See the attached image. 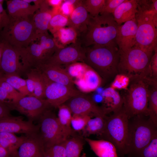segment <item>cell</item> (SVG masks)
<instances>
[{"label": "cell", "mask_w": 157, "mask_h": 157, "mask_svg": "<svg viewBox=\"0 0 157 157\" xmlns=\"http://www.w3.org/2000/svg\"><path fill=\"white\" fill-rule=\"evenodd\" d=\"M84 62L105 80L118 74L119 53L117 44H95L85 47Z\"/></svg>", "instance_id": "6da1fadb"}, {"label": "cell", "mask_w": 157, "mask_h": 157, "mask_svg": "<svg viewBox=\"0 0 157 157\" xmlns=\"http://www.w3.org/2000/svg\"><path fill=\"white\" fill-rule=\"evenodd\" d=\"M118 25L112 14L103 13L90 15L85 33L80 40L85 47L91 45L117 44L116 39Z\"/></svg>", "instance_id": "7a4b0ae2"}, {"label": "cell", "mask_w": 157, "mask_h": 157, "mask_svg": "<svg viewBox=\"0 0 157 157\" xmlns=\"http://www.w3.org/2000/svg\"><path fill=\"white\" fill-rule=\"evenodd\" d=\"M2 31V42L18 49L25 48L37 38L35 28L32 19L7 16Z\"/></svg>", "instance_id": "3957f363"}, {"label": "cell", "mask_w": 157, "mask_h": 157, "mask_svg": "<svg viewBox=\"0 0 157 157\" xmlns=\"http://www.w3.org/2000/svg\"><path fill=\"white\" fill-rule=\"evenodd\" d=\"M129 119L122 106L110 116H106L104 129L98 135L101 139L113 144L122 157L128 152Z\"/></svg>", "instance_id": "277c9868"}, {"label": "cell", "mask_w": 157, "mask_h": 157, "mask_svg": "<svg viewBox=\"0 0 157 157\" xmlns=\"http://www.w3.org/2000/svg\"><path fill=\"white\" fill-rule=\"evenodd\" d=\"M153 53L135 46L119 53L118 74L130 80L150 77L149 65Z\"/></svg>", "instance_id": "5b68a950"}, {"label": "cell", "mask_w": 157, "mask_h": 157, "mask_svg": "<svg viewBox=\"0 0 157 157\" xmlns=\"http://www.w3.org/2000/svg\"><path fill=\"white\" fill-rule=\"evenodd\" d=\"M137 29L134 46L153 53L157 49V15L148 12L143 1L137 0Z\"/></svg>", "instance_id": "8992f818"}, {"label": "cell", "mask_w": 157, "mask_h": 157, "mask_svg": "<svg viewBox=\"0 0 157 157\" xmlns=\"http://www.w3.org/2000/svg\"><path fill=\"white\" fill-rule=\"evenodd\" d=\"M35 40L37 42L33 41L27 47L18 49L24 73L44 64L57 49L47 34H40Z\"/></svg>", "instance_id": "52a82bcc"}, {"label": "cell", "mask_w": 157, "mask_h": 157, "mask_svg": "<svg viewBox=\"0 0 157 157\" xmlns=\"http://www.w3.org/2000/svg\"><path fill=\"white\" fill-rule=\"evenodd\" d=\"M144 115L135 117L131 123H129L128 152L129 157H138L140 152L157 133L156 126L149 118Z\"/></svg>", "instance_id": "ba28073f"}, {"label": "cell", "mask_w": 157, "mask_h": 157, "mask_svg": "<svg viewBox=\"0 0 157 157\" xmlns=\"http://www.w3.org/2000/svg\"><path fill=\"white\" fill-rule=\"evenodd\" d=\"M148 78L130 80L123 97V107L129 118L136 115L148 116Z\"/></svg>", "instance_id": "9c48e42d"}, {"label": "cell", "mask_w": 157, "mask_h": 157, "mask_svg": "<svg viewBox=\"0 0 157 157\" xmlns=\"http://www.w3.org/2000/svg\"><path fill=\"white\" fill-rule=\"evenodd\" d=\"M38 120L39 133L44 149L62 142L66 139L59 124L57 117L50 109L45 111Z\"/></svg>", "instance_id": "30bf717a"}, {"label": "cell", "mask_w": 157, "mask_h": 157, "mask_svg": "<svg viewBox=\"0 0 157 157\" xmlns=\"http://www.w3.org/2000/svg\"><path fill=\"white\" fill-rule=\"evenodd\" d=\"M5 103L10 110L18 111L32 122L38 120L51 106L46 99H40L33 96H26L15 102Z\"/></svg>", "instance_id": "8fae6325"}, {"label": "cell", "mask_w": 157, "mask_h": 157, "mask_svg": "<svg viewBox=\"0 0 157 157\" xmlns=\"http://www.w3.org/2000/svg\"><path fill=\"white\" fill-rule=\"evenodd\" d=\"M86 49L78 39L74 43L64 47L58 48L44 64L59 66L78 61L84 62Z\"/></svg>", "instance_id": "7c38bea8"}, {"label": "cell", "mask_w": 157, "mask_h": 157, "mask_svg": "<svg viewBox=\"0 0 157 157\" xmlns=\"http://www.w3.org/2000/svg\"><path fill=\"white\" fill-rule=\"evenodd\" d=\"M64 104L68 107L73 115L106 116L102 107L97 106L90 96L82 92L72 97Z\"/></svg>", "instance_id": "4fadbf2b"}, {"label": "cell", "mask_w": 157, "mask_h": 157, "mask_svg": "<svg viewBox=\"0 0 157 157\" xmlns=\"http://www.w3.org/2000/svg\"><path fill=\"white\" fill-rule=\"evenodd\" d=\"M81 92L74 88L51 81L47 78L44 96L51 106L58 108L72 97Z\"/></svg>", "instance_id": "5bb4252c"}, {"label": "cell", "mask_w": 157, "mask_h": 157, "mask_svg": "<svg viewBox=\"0 0 157 157\" xmlns=\"http://www.w3.org/2000/svg\"><path fill=\"white\" fill-rule=\"evenodd\" d=\"M2 42L3 45L0 71L5 75L19 76L24 73V71L22 64L20 61V55L18 49Z\"/></svg>", "instance_id": "9a60e30c"}, {"label": "cell", "mask_w": 157, "mask_h": 157, "mask_svg": "<svg viewBox=\"0 0 157 157\" xmlns=\"http://www.w3.org/2000/svg\"><path fill=\"white\" fill-rule=\"evenodd\" d=\"M38 125L24 121L20 117L8 116L0 118V133H22L28 135L39 132Z\"/></svg>", "instance_id": "2e32d148"}, {"label": "cell", "mask_w": 157, "mask_h": 157, "mask_svg": "<svg viewBox=\"0 0 157 157\" xmlns=\"http://www.w3.org/2000/svg\"><path fill=\"white\" fill-rule=\"evenodd\" d=\"M137 29L135 18L118 26L116 42L119 53L124 52L134 46Z\"/></svg>", "instance_id": "e0dca14e"}, {"label": "cell", "mask_w": 157, "mask_h": 157, "mask_svg": "<svg viewBox=\"0 0 157 157\" xmlns=\"http://www.w3.org/2000/svg\"><path fill=\"white\" fill-rule=\"evenodd\" d=\"M25 136L15 157H44V147L39 132Z\"/></svg>", "instance_id": "ac0fdd59"}, {"label": "cell", "mask_w": 157, "mask_h": 157, "mask_svg": "<svg viewBox=\"0 0 157 157\" xmlns=\"http://www.w3.org/2000/svg\"><path fill=\"white\" fill-rule=\"evenodd\" d=\"M36 69H39L51 81L74 88L72 77L61 66L43 64Z\"/></svg>", "instance_id": "d6986e66"}, {"label": "cell", "mask_w": 157, "mask_h": 157, "mask_svg": "<svg viewBox=\"0 0 157 157\" xmlns=\"http://www.w3.org/2000/svg\"><path fill=\"white\" fill-rule=\"evenodd\" d=\"M82 1L77 6L69 18L67 26L73 28L77 32L78 37L86 31L90 15L83 6Z\"/></svg>", "instance_id": "ffe728a7"}, {"label": "cell", "mask_w": 157, "mask_h": 157, "mask_svg": "<svg viewBox=\"0 0 157 157\" xmlns=\"http://www.w3.org/2000/svg\"><path fill=\"white\" fill-rule=\"evenodd\" d=\"M39 7L32 18L36 34L48 32L49 22L54 15L47 0H42Z\"/></svg>", "instance_id": "44dd1931"}, {"label": "cell", "mask_w": 157, "mask_h": 157, "mask_svg": "<svg viewBox=\"0 0 157 157\" xmlns=\"http://www.w3.org/2000/svg\"><path fill=\"white\" fill-rule=\"evenodd\" d=\"M9 16L14 18L26 17L33 15L39 6L32 5L24 0H10L7 1Z\"/></svg>", "instance_id": "7402d4cb"}, {"label": "cell", "mask_w": 157, "mask_h": 157, "mask_svg": "<svg viewBox=\"0 0 157 157\" xmlns=\"http://www.w3.org/2000/svg\"><path fill=\"white\" fill-rule=\"evenodd\" d=\"M137 12L136 0H125L112 14L114 19L119 25L135 18Z\"/></svg>", "instance_id": "603a6c76"}, {"label": "cell", "mask_w": 157, "mask_h": 157, "mask_svg": "<svg viewBox=\"0 0 157 157\" xmlns=\"http://www.w3.org/2000/svg\"><path fill=\"white\" fill-rule=\"evenodd\" d=\"M101 96L104 106L102 107L106 114L114 112L123 106V97L116 90L110 87L104 89Z\"/></svg>", "instance_id": "cb8c5ba5"}, {"label": "cell", "mask_w": 157, "mask_h": 157, "mask_svg": "<svg viewBox=\"0 0 157 157\" xmlns=\"http://www.w3.org/2000/svg\"><path fill=\"white\" fill-rule=\"evenodd\" d=\"M91 149L98 157H118L116 148L110 142L104 139L84 138Z\"/></svg>", "instance_id": "d4e9b609"}, {"label": "cell", "mask_w": 157, "mask_h": 157, "mask_svg": "<svg viewBox=\"0 0 157 157\" xmlns=\"http://www.w3.org/2000/svg\"><path fill=\"white\" fill-rule=\"evenodd\" d=\"M24 73L27 78L33 81L35 87L34 96L40 99H45L44 91L47 78L38 69H31Z\"/></svg>", "instance_id": "484cf974"}, {"label": "cell", "mask_w": 157, "mask_h": 157, "mask_svg": "<svg viewBox=\"0 0 157 157\" xmlns=\"http://www.w3.org/2000/svg\"><path fill=\"white\" fill-rule=\"evenodd\" d=\"M148 91V116L154 124H157V79L149 78Z\"/></svg>", "instance_id": "4316f807"}, {"label": "cell", "mask_w": 157, "mask_h": 157, "mask_svg": "<svg viewBox=\"0 0 157 157\" xmlns=\"http://www.w3.org/2000/svg\"><path fill=\"white\" fill-rule=\"evenodd\" d=\"M53 35L54 41L58 48H63L74 43L78 39L76 31L70 27L61 28Z\"/></svg>", "instance_id": "83f0119b"}, {"label": "cell", "mask_w": 157, "mask_h": 157, "mask_svg": "<svg viewBox=\"0 0 157 157\" xmlns=\"http://www.w3.org/2000/svg\"><path fill=\"white\" fill-rule=\"evenodd\" d=\"M0 137L2 140V147L6 150L10 157H15L25 136L17 137L14 133L2 132L0 133Z\"/></svg>", "instance_id": "f1b7e54d"}, {"label": "cell", "mask_w": 157, "mask_h": 157, "mask_svg": "<svg viewBox=\"0 0 157 157\" xmlns=\"http://www.w3.org/2000/svg\"><path fill=\"white\" fill-rule=\"evenodd\" d=\"M58 121L64 135L67 139L73 135L71 126L72 113L65 104H63L58 108Z\"/></svg>", "instance_id": "f546056e"}, {"label": "cell", "mask_w": 157, "mask_h": 157, "mask_svg": "<svg viewBox=\"0 0 157 157\" xmlns=\"http://www.w3.org/2000/svg\"><path fill=\"white\" fill-rule=\"evenodd\" d=\"M83 138L73 135L65 141V157H80L84 144Z\"/></svg>", "instance_id": "4dcf8cb0"}, {"label": "cell", "mask_w": 157, "mask_h": 157, "mask_svg": "<svg viewBox=\"0 0 157 157\" xmlns=\"http://www.w3.org/2000/svg\"><path fill=\"white\" fill-rule=\"evenodd\" d=\"M106 116H96L94 118H90L82 131V136L86 138L91 135H99L101 134L105 127Z\"/></svg>", "instance_id": "1f68e13d"}, {"label": "cell", "mask_w": 157, "mask_h": 157, "mask_svg": "<svg viewBox=\"0 0 157 157\" xmlns=\"http://www.w3.org/2000/svg\"><path fill=\"white\" fill-rule=\"evenodd\" d=\"M3 80L12 86L15 90L25 96H30L26 84V80L20 76L6 75L3 74Z\"/></svg>", "instance_id": "d6a6232c"}, {"label": "cell", "mask_w": 157, "mask_h": 157, "mask_svg": "<svg viewBox=\"0 0 157 157\" xmlns=\"http://www.w3.org/2000/svg\"><path fill=\"white\" fill-rule=\"evenodd\" d=\"M83 75V78L88 92L96 90L100 85L101 82V77L89 67L86 69Z\"/></svg>", "instance_id": "836d02e7"}, {"label": "cell", "mask_w": 157, "mask_h": 157, "mask_svg": "<svg viewBox=\"0 0 157 157\" xmlns=\"http://www.w3.org/2000/svg\"><path fill=\"white\" fill-rule=\"evenodd\" d=\"M105 2L106 0H84L82 4L90 15L95 17L102 12Z\"/></svg>", "instance_id": "e575fe53"}, {"label": "cell", "mask_w": 157, "mask_h": 157, "mask_svg": "<svg viewBox=\"0 0 157 157\" xmlns=\"http://www.w3.org/2000/svg\"><path fill=\"white\" fill-rule=\"evenodd\" d=\"M69 17L60 13L53 15L49 23L48 30L53 34L59 29L67 26Z\"/></svg>", "instance_id": "d590c367"}, {"label": "cell", "mask_w": 157, "mask_h": 157, "mask_svg": "<svg viewBox=\"0 0 157 157\" xmlns=\"http://www.w3.org/2000/svg\"><path fill=\"white\" fill-rule=\"evenodd\" d=\"M90 118L91 116L89 115H73L71 121L72 129L75 131H82Z\"/></svg>", "instance_id": "8d00e7d4"}, {"label": "cell", "mask_w": 157, "mask_h": 157, "mask_svg": "<svg viewBox=\"0 0 157 157\" xmlns=\"http://www.w3.org/2000/svg\"><path fill=\"white\" fill-rule=\"evenodd\" d=\"M65 141L44 148V157H65Z\"/></svg>", "instance_id": "74e56055"}, {"label": "cell", "mask_w": 157, "mask_h": 157, "mask_svg": "<svg viewBox=\"0 0 157 157\" xmlns=\"http://www.w3.org/2000/svg\"><path fill=\"white\" fill-rule=\"evenodd\" d=\"M138 157H157V133L142 149Z\"/></svg>", "instance_id": "f35d334b"}, {"label": "cell", "mask_w": 157, "mask_h": 157, "mask_svg": "<svg viewBox=\"0 0 157 157\" xmlns=\"http://www.w3.org/2000/svg\"><path fill=\"white\" fill-rule=\"evenodd\" d=\"M0 87L7 93L9 100L12 102L16 101L25 97L6 82L4 81L1 78L0 81Z\"/></svg>", "instance_id": "ab89813d"}, {"label": "cell", "mask_w": 157, "mask_h": 157, "mask_svg": "<svg viewBox=\"0 0 157 157\" xmlns=\"http://www.w3.org/2000/svg\"><path fill=\"white\" fill-rule=\"evenodd\" d=\"M130 82V79L128 77L123 74H118L115 77L110 87L115 90H126Z\"/></svg>", "instance_id": "60d3db41"}, {"label": "cell", "mask_w": 157, "mask_h": 157, "mask_svg": "<svg viewBox=\"0 0 157 157\" xmlns=\"http://www.w3.org/2000/svg\"><path fill=\"white\" fill-rule=\"evenodd\" d=\"M125 0H106L104 8L102 12L100 14L103 13L112 14L117 8Z\"/></svg>", "instance_id": "b9f144b4"}, {"label": "cell", "mask_w": 157, "mask_h": 157, "mask_svg": "<svg viewBox=\"0 0 157 157\" xmlns=\"http://www.w3.org/2000/svg\"><path fill=\"white\" fill-rule=\"evenodd\" d=\"M85 67L83 64L79 63H74L71 64L68 67L67 71L70 75L72 76H77L78 77L81 74H83L85 70Z\"/></svg>", "instance_id": "7bdbcfd3"}, {"label": "cell", "mask_w": 157, "mask_h": 157, "mask_svg": "<svg viewBox=\"0 0 157 157\" xmlns=\"http://www.w3.org/2000/svg\"><path fill=\"white\" fill-rule=\"evenodd\" d=\"M151 56L149 65L150 76L157 79V49L154 51Z\"/></svg>", "instance_id": "ee69618b"}, {"label": "cell", "mask_w": 157, "mask_h": 157, "mask_svg": "<svg viewBox=\"0 0 157 157\" xmlns=\"http://www.w3.org/2000/svg\"><path fill=\"white\" fill-rule=\"evenodd\" d=\"M74 8V6L67 0H63L60 8V13L69 18Z\"/></svg>", "instance_id": "f6af8a7d"}, {"label": "cell", "mask_w": 157, "mask_h": 157, "mask_svg": "<svg viewBox=\"0 0 157 157\" xmlns=\"http://www.w3.org/2000/svg\"><path fill=\"white\" fill-rule=\"evenodd\" d=\"M10 110L5 102L0 101V118L10 116Z\"/></svg>", "instance_id": "bcb514c9"}, {"label": "cell", "mask_w": 157, "mask_h": 157, "mask_svg": "<svg viewBox=\"0 0 157 157\" xmlns=\"http://www.w3.org/2000/svg\"><path fill=\"white\" fill-rule=\"evenodd\" d=\"M27 88L30 93V96H34V85L33 80L29 78H27L26 79Z\"/></svg>", "instance_id": "7dc6e473"}, {"label": "cell", "mask_w": 157, "mask_h": 157, "mask_svg": "<svg viewBox=\"0 0 157 157\" xmlns=\"http://www.w3.org/2000/svg\"><path fill=\"white\" fill-rule=\"evenodd\" d=\"M63 0H48L47 1L50 6L53 9L59 8L62 3Z\"/></svg>", "instance_id": "c3c4849f"}, {"label": "cell", "mask_w": 157, "mask_h": 157, "mask_svg": "<svg viewBox=\"0 0 157 157\" xmlns=\"http://www.w3.org/2000/svg\"><path fill=\"white\" fill-rule=\"evenodd\" d=\"M0 157H10L8 151L4 148L0 147Z\"/></svg>", "instance_id": "681fc988"}, {"label": "cell", "mask_w": 157, "mask_h": 157, "mask_svg": "<svg viewBox=\"0 0 157 157\" xmlns=\"http://www.w3.org/2000/svg\"><path fill=\"white\" fill-rule=\"evenodd\" d=\"M3 42H1L0 43V69L1 60L3 51Z\"/></svg>", "instance_id": "f907efd6"}, {"label": "cell", "mask_w": 157, "mask_h": 157, "mask_svg": "<svg viewBox=\"0 0 157 157\" xmlns=\"http://www.w3.org/2000/svg\"><path fill=\"white\" fill-rule=\"evenodd\" d=\"M3 10L2 4L0 3V14L1 13H3Z\"/></svg>", "instance_id": "816d5d0a"}, {"label": "cell", "mask_w": 157, "mask_h": 157, "mask_svg": "<svg viewBox=\"0 0 157 157\" xmlns=\"http://www.w3.org/2000/svg\"><path fill=\"white\" fill-rule=\"evenodd\" d=\"M80 157H87L85 153H83Z\"/></svg>", "instance_id": "f5cc1de1"}, {"label": "cell", "mask_w": 157, "mask_h": 157, "mask_svg": "<svg viewBox=\"0 0 157 157\" xmlns=\"http://www.w3.org/2000/svg\"><path fill=\"white\" fill-rule=\"evenodd\" d=\"M3 1V0H0V3L2 4Z\"/></svg>", "instance_id": "db71d44e"}, {"label": "cell", "mask_w": 157, "mask_h": 157, "mask_svg": "<svg viewBox=\"0 0 157 157\" xmlns=\"http://www.w3.org/2000/svg\"><path fill=\"white\" fill-rule=\"evenodd\" d=\"M0 78H1V76H0Z\"/></svg>", "instance_id": "11a10c76"}, {"label": "cell", "mask_w": 157, "mask_h": 157, "mask_svg": "<svg viewBox=\"0 0 157 157\" xmlns=\"http://www.w3.org/2000/svg\"></svg>", "instance_id": "9f6ffc18"}]
</instances>
